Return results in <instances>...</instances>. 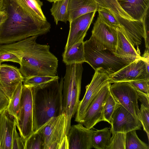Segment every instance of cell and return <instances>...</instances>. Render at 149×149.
I'll list each match as a JSON object with an SVG mask.
<instances>
[{"instance_id": "obj_1", "label": "cell", "mask_w": 149, "mask_h": 149, "mask_svg": "<svg viewBox=\"0 0 149 149\" xmlns=\"http://www.w3.org/2000/svg\"><path fill=\"white\" fill-rule=\"evenodd\" d=\"M37 37L0 45V51L10 52L20 59L19 70L24 79L36 76H56L58 59L50 52L49 46L36 42Z\"/></svg>"}, {"instance_id": "obj_2", "label": "cell", "mask_w": 149, "mask_h": 149, "mask_svg": "<svg viewBox=\"0 0 149 149\" xmlns=\"http://www.w3.org/2000/svg\"><path fill=\"white\" fill-rule=\"evenodd\" d=\"M8 17L0 26V45L17 42L49 31L51 24L32 14L18 0H4Z\"/></svg>"}, {"instance_id": "obj_3", "label": "cell", "mask_w": 149, "mask_h": 149, "mask_svg": "<svg viewBox=\"0 0 149 149\" xmlns=\"http://www.w3.org/2000/svg\"><path fill=\"white\" fill-rule=\"evenodd\" d=\"M32 88L37 130L51 118L63 113V78Z\"/></svg>"}, {"instance_id": "obj_4", "label": "cell", "mask_w": 149, "mask_h": 149, "mask_svg": "<svg viewBox=\"0 0 149 149\" xmlns=\"http://www.w3.org/2000/svg\"><path fill=\"white\" fill-rule=\"evenodd\" d=\"M82 63L66 65L63 78V111L66 120L67 135L71 127L72 118L76 113L80 101L81 84L83 68Z\"/></svg>"}, {"instance_id": "obj_5", "label": "cell", "mask_w": 149, "mask_h": 149, "mask_svg": "<svg viewBox=\"0 0 149 149\" xmlns=\"http://www.w3.org/2000/svg\"><path fill=\"white\" fill-rule=\"evenodd\" d=\"M66 120L65 114L51 118L38 129L43 137L44 149H69L66 134Z\"/></svg>"}, {"instance_id": "obj_6", "label": "cell", "mask_w": 149, "mask_h": 149, "mask_svg": "<svg viewBox=\"0 0 149 149\" xmlns=\"http://www.w3.org/2000/svg\"><path fill=\"white\" fill-rule=\"evenodd\" d=\"M84 49L86 62L95 70H102L109 75L129 64L107 49L100 50L97 49L88 40L84 42Z\"/></svg>"}, {"instance_id": "obj_7", "label": "cell", "mask_w": 149, "mask_h": 149, "mask_svg": "<svg viewBox=\"0 0 149 149\" xmlns=\"http://www.w3.org/2000/svg\"><path fill=\"white\" fill-rule=\"evenodd\" d=\"M16 125L24 146L26 140L37 130L32 88L23 84L20 108Z\"/></svg>"}, {"instance_id": "obj_8", "label": "cell", "mask_w": 149, "mask_h": 149, "mask_svg": "<svg viewBox=\"0 0 149 149\" xmlns=\"http://www.w3.org/2000/svg\"><path fill=\"white\" fill-rule=\"evenodd\" d=\"M88 40L97 49H107L113 53L117 42L116 29L107 24L98 15Z\"/></svg>"}, {"instance_id": "obj_9", "label": "cell", "mask_w": 149, "mask_h": 149, "mask_svg": "<svg viewBox=\"0 0 149 149\" xmlns=\"http://www.w3.org/2000/svg\"><path fill=\"white\" fill-rule=\"evenodd\" d=\"M17 129L15 118L7 110L0 114V149H24Z\"/></svg>"}, {"instance_id": "obj_10", "label": "cell", "mask_w": 149, "mask_h": 149, "mask_svg": "<svg viewBox=\"0 0 149 149\" xmlns=\"http://www.w3.org/2000/svg\"><path fill=\"white\" fill-rule=\"evenodd\" d=\"M110 81L109 75L107 73L101 69L95 70L91 83L86 86L84 97L80 102L76 112L75 121L82 123L86 110L91 102L101 89L108 83H110Z\"/></svg>"}, {"instance_id": "obj_11", "label": "cell", "mask_w": 149, "mask_h": 149, "mask_svg": "<svg viewBox=\"0 0 149 149\" xmlns=\"http://www.w3.org/2000/svg\"><path fill=\"white\" fill-rule=\"evenodd\" d=\"M110 91L117 102L140 120L137 90L128 81L114 82Z\"/></svg>"}, {"instance_id": "obj_12", "label": "cell", "mask_w": 149, "mask_h": 149, "mask_svg": "<svg viewBox=\"0 0 149 149\" xmlns=\"http://www.w3.org/2000/svg\"><path fill=\"white\" fill-rule=\"evenodd\" d=\"M110 131L112 133H126L132 130L141 129L142 124L134 116L121 105L119 104L111 117Z\"/></svg>"}, {"instance_id": "obj_13", "label": "cell", "mask_w": 149, "mask_h": 149, "mask_svg": "<svg viewBox=\"0 0 149 149\" xmlns=\"http://www.w3.org/2000/svg\"><path fill=\"white\" fill-rule=\"evenodd\" d=\"M109 76L111 84L118 82L149 79V72L141 57Z\"/></svg>"}, {"instance_id": "obj_14", "label": "cell", "mask_w": 149, "mask_h": 149, "mask_svg": "<svg viewBox=\"0 0 149 149\" xmlns=\"http://www.w3.org/2000/svg\"><path fill=\"white\" fill-rule=\"evenodd\" d=\"M111 84L109 82L104 85L90 104L81 123L85 127L92 129L97 123L103 121V105L110 92Z\"/></svg>"}, {"instance_id": "obj_15", "label": "cell", "mask_w": 149, "mask_h": 149, "mask_svg": "<svg viewBox=\"0 0 149 149\" xmlns=\"http://www.w3.org/2000/svg\"><path fill=\"white\" fill-rule=\"evenodd\" d=\"M115 17L119 23V28L140 54L139 46L144 38L146 17L142 21H130L119 16Z\"/></svg>"}, {"instance_id": "obj_16", "label": "cell", "mask_w": 149, "mask_h": 149, "mask_svg": "<svg viewBox=\"0 0 149 149\" xmlns=\"http://www.w3.org/2000/svg\"><path fill=\"white\" fill-rule=\"evenodd\" d=\"M96 12L84 14L70 22V30L65 50L75 43L84 41Z\"/></svg>"}, {"instance_id": "obj_17", "label": "cell", "mask_w": 149, "mask_h": 149, "mask_svg": "<svg viewBox=\"0 0 149 149\" xmlns=\"http://www.w3.org/2000/svg\"><path fill=\"white\" fill-rule=\"evenodd\" d=\"M94 130L84 127L81 123L71 126L68 134L69 149H91L93 148Z\"/></svg>"}, {"instance_id": "obj_18", "label": "cell", "mask_w": 149, "mask_h": 149, "mask_svg": "<svg viewBox=\"0 0 149 149\" xmlns=\"http://www.w3.org/2000/svg\"><path fill=\"white\" fill-rule=\"evenodd\" d=\"M24 80L17 67L6 64L0 65V88L9 100L17 86Z\"/></svg>"}, {"instance_id": "obj_19", "label": "cell", "mask_w": 149, "mask_h": 149, "mask_svg": "<svg viewBox=\"0 0 149 149\" xmlns=\"http://www.w3.org/2000/svg\"><path fill=\"white\" fill-rule=\"evenodd\" d=\"M116 29L117 42L115 52L113 53L115 56L127 63L141 58L140 54L138 52L119 28Z\"/></svg>"}, {"instance_id": "obj_20", "label": "cell", "mask_w": 149, "mask_h": 149, "mask_svg": "<svg viewBox=\"0 0 149 149\" xmlns=\"http://www.w3.org/2000/svg\"><path fill=\"white\" fill-rule=\"evenodd\" d=\"M122 9L133 20L142 21L146 17L149 0H117Z\"/></svg>"}, {"instance_id": "obj_21", "label": "cell", "mask_w": 149, "mask_h": 149, "mask_svg": "<svg viewBox=\"0 0 149 149\" xmlns=\"http://www.w3.org/2000/svg\"><path fill=\"white\" fill-rule=\"evenodd\" d=\"M98 8L94 0H70L67 8L68 21L86 13L97 11Z\"/></svg>"}, {"instance_id": "obj_22", "label": "cell", "mask_w": 149, "mask_h": 149, "mask_svg": "<svg viewBox=\"0 0 149 149\" xmlns=\"http://www.w3.org/2000/svg\"><path fill=\"white\" fill-rule=\"evenodd\" d=\"M62 57L63 61L66 65L86 62L84 41L75 43L65 49Z\"/></svg>"}, {"instance_id": "obj_23", "label": "cell", "mask_w": 149, "mask_h": 149, "mask_svg": "<svg viewBox=\"0 0 149 149\" xmlns=\"http://www.w3.org/2000/svg\"><path fill=\"white\" fill-rule=\"evenodd\" d=\"M70 0H58L52 4L50 9L56 25L59 21L65 23L69 20L68 6Z\"/></svg>"}, {"instance_id": "obj_24", "label": "cell", "mask_w": 149, "mask_h": 149, "mask_svg": "<svg viewBox=\"0 0 149 149\" xmlns=\"http://www.w3.org/2000/svg\"><path fill=\"white\" fill-rule=\"evenodd\" d=\"M111 134L108 127L94 130L92 139L93 148L96 149H107L110 142Z\"/></svg>"}, {"instance_id": "obj_25", "label": "cell", "mask_w": 149, "mask_h": 149, "mask_svg": "<svg viewBox=\"0 0 149 149\" xmlns=\"http://www.w3.org/2000/svg\"><path fill=\"white\" fill-rule=\"evenodd\" d=\"M99 8L109 10L115 17H120L130 21L134 20L121 8L117 0H94Z\"/></svg>"}, {"instance_id": "obj_26", "label": "cell", "mask_w": 149, "mask_h": 149, "mask_svg": "<svg viewBox=\"0 0 149 149\" xmlns=\"http://www.w3.org/2000/svg\"><path fill=\"white\" fill-rule=\"evenodd\" d=\"M23 82H20L12 95L7 109L9 114L16 120L19 112Z\"/></svg>"}, {"instance_id": "obj_27", "label": "cell", "mask_w": 149, "mask_h": 149, "mask_svg": "<svg viewBox=\"0 0 149 149\" xmlns=\"http://www.w3.org/2000/svg\"><path fill=\"white\" fill-rule=\"evenodd\" d=\"M32 14L43 20H47L42 10V2L40 0H18Z\"/></svg>"}, {"instance_id": "obj_28", "label": "cell", "mask_w": 149, "mask_h": 149, "mask_svg": "<svg viewBox=\"0 0 149 149\" xmlns=\"http://www.w3.org/2000/svg\"><path fill=\"white\" fill-rule=\"evenodd\" d=\"M120 104L114 98L110 91L104 104L103 110V121L110 124L112 116Z\"/></svg>"}, {"instance_id": "obj_29", "label": "cell", "mask_w": 149, "mask_h": 149, "mask_svg": "<svg viewBox=\"0 0 149 149\" xmlns=\"http://www.w3.org/2000/svg\"><path fill=\"white\" fill-rule=\"evenodd\" d=\"M149 146L138 137L136 130L126 133L125 149H149Z\"/></svg>"}, {"instance_id": "obj_30", "label": "cell", "mask_w": 149, "mask_h": 149, "mask_svg": "<svg viewBox=\"0 0 149 149\" xmlns=\"http://www.w3.org/2000/svg\"><path fill=\"white\" fill-rule=\"evenodd\" d=\"M57 76H36L24 79L23 84L27 87L33 88L42 85L54 79H59Z\"/></svg>"}, {"instance_id": "obj_31", "label": "cell", "mask_w": 149, "mask_h": 149, "mask_svg": "<svg viewBox=\"0 0 149 149\" xmlns=\"http://www.w3.org/2000/svg\"><path fill=\"white\" fill-rule=\"evenodd\" d=\"M24 149H44V142L40 133L36 131L26 140Z\"/></svg>"}, {"instance_id": "obj_32", "label": "cell", "mask_w": 149, "mask_h": 149, "mask_svg": "<svg viewBox=\"0 0 149 149\" xmlns=\"http://www.w3.org/2000/svg\"><path fill=\"white\" fill-rule=\"evenodd\" d=\"M110 142L107 149H125L126 133H112Z\"/></svg>"}, {"instance_id": "obj_33", "label": "cell", "mask_w": 149, "mask_h": 149, "mask_svg": "<svg viewBox=\"0 0 149 149\" xmlns=\"http://www.w3.org/2000/svg\"><path fill=\"white\" fill-rule=\"evenodd\" d=\"M97 11L98 15L107 24L115 28L119 27L118 21L109 10L104 8H98Z\"/></svg>"}, {"instance_id": "obj_34", "label": "cell", "mask_w": 149, "mask_h": 149, "mask_svg": "<svg viewBox=\"0 0 149 149\" xmlns=\"http://www.w3.org/2000/svg\"><path fill=\"white\" fill-rule=\"evenodd\" d=\"M140 110V121L143 129L147 134L149 139V108L141 104Z\"/></svg>"}, {"instance_id": "obj_35", "label": "cell", "mask_w": 149, "mask_h": 149, "mask_svg": "<svg viewBox=\"0 0 149 149\" xmlns=\"http://www.w3.org/2000/svg\"><path fill=\"white\" fill-rule=\"evenodd\" d=\"M128 82L136 89L149 93V79H141Z\"/></svg>"}, {"instance_id": "obj_36", "label": "cell", "mask_w": 149, "mask_h": 149, "mask_svg": "<svg viewBox=\"0 0 149 149\" xmlns=\"http://www.w3.org/2000/svg\"><path fill=\"white\" fill-rule=\"evenodd\" d=\"M5 62L21 63L20 59L15 54L8 51H0V63Z\"/></svg>"}, {"instance_id": "obj_37", "label": "cell", "mask_w": 149, "mask_h": 149, "mask_svg": "<svg viewBox=\"0 0 149 149\" xmlns=\"http://www.w3.org/2000/svg\"><path fill=\"white\" fill-rule=\"evenodd\" d=\"M9 100L0 88V114L7 110Z\"/></svg>"}, {"instance_id": "obj_38", "label": "cell", "mask_w": 149, "mask_h": 149, "mask_svg": "<svg viewBox=\"0 0 149 149\" xmlns=\"http://www.w3.org/2000/svg\"><path fill=\"white\" fill-rule=\"evenodd\" d=\"M137 90L138 100L146 107L149 108V93Z\"/></svg>"}, {"instance_id": "obj_39", "label": "cell", "mask_w": 149, "mask_h": 149, "mask_svg": "<svg viewBox=\"0 0 149 149\" xmlns=\"http://www.w3.org/2000/svg\"><path fill=\"white\" fill-rule=\"evenodd\" d=\"M141 58L145 63L147 70L149 71V50H145Z\"/></svg>"}, {"instance_id": "obj_40", "label": "cell", "mask_w": 149, "mask_h": 149, "mask_svg": "<svg viewBox=\"0 0 149 149\" xmlns=\"http://www.w3.org/2000/svg\"><path fill=\"white\" fill-rule=\"evenodd\" d=\"M8 17V15L3 10L0 11V26L4 22Z\"/></svg>"}, {"instance_id": "obj_41", "label": "cell", "mask_w": 149, "mask_h": 149, "mask_svg": "<svg viewBox=\"0 0 149 149\" xmlns=\"http://www.w3.org/2000/svg\"><path fill=\"white\" fill-rule=\"evenodd\" d=\"M3 1L4 0H0V11L3 10Z\"/></svg>"}, {"instance_id": "obj_42", "label": "cell", "mask_w": 149, "mask_h": 149, "mask_svg": "<svg viewBox=\"0 0 149 149\" xmlns=\"http://www.w3.org/2000/svg\"><path fill=\"white\" fill-rule=\"evenodd\" d=\"M47 1H48L50 2H54L57 1H58V0H46Z\"/></svg>"}, {"instance_id": "obj_43", "label": "cell", "mask_w": 149, "mask_h": 149, "mask_svg": "<svg viewBox=\"0 0 149 149\" xmlns=\"http://www.w3.org/2000/svg\"><path fill=\"white\" fill-rule=\"evenodd\" d=\"M1 64V63H0V65Z\"/></svg>"}]
</instances>
